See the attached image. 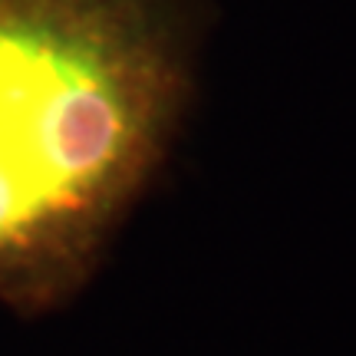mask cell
Instances as JSON below:
<instances>
[{"label": "cell", "instance_id": "6da1fadb", "mask_svg": "<svg viewBox=\"0 0 356 356\" xmlns=\"http://www.w3.org/2000/svg\"><path fill=\"white\" fill-rule=\"evenodd\" d=\"M208 0H0V304H70L178 139Z\"/></svg>", "mask_w": 356, "mask_h": 356}]
</instances>
